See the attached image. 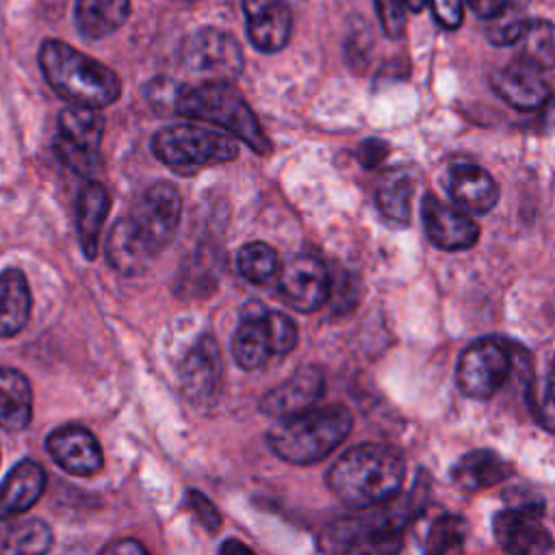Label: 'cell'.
Listing matches in <instances>:
<instances>
[{
	"label": "cell",
	"instance_id": "cell-2",
	"mask_svg": "<svg viewBox=\"0 0 555 555\" xmlns=\"http://www.w3.org/2000/svg\"><path fill=\"white\" fill-rule=\"evenodd\" d=\"M405 477L403 455L382 442H364L345 451L327 470L330 490L347 505L364 509L399 494Z\"/></svg>",
	"mask_w": 555,
	"mask_h": 555
},
{
	"label": "cell",
	"instance_id": "cell-32",
	"mask_svg": "<svg viewBox=\"0 0 555 555\" xmlns=\"http://www.w3.org/2000/svg\"><path fill=\"white\" fill-rule=\"evenodd\" d=\"M50 546L52 529L39 518L17 522L9 531V548L13 555H46Z\"/></svg>",
	"mask_w": 555,
	"mask_h": 555
},
{
	"label": "cell",
	"instance_id": "cell-13",
	"mask_svg": "<svg viewBox=\"0 0 555 555\" xmlns=\"http://www.w3.org/2000/svg\"><path fill=\"white\" fill-rule=\"evenodd\" d=\"M421 215L427 238L444 251L468 249L479 238V225L473 217H468V212L442 202L431 193L425 195L421 204Z\"/></svg>",
	"mask_w": 555,
	"mask_h": 555
},
{
	"label": "cell",
	"instance_id": "cell-45",
	"mask_svg": "<svg viewBox=\"0 0 555 555\" xmlns=\"http://www.w3.org/2000/svg\"><path fill=\"white\" fill-rule=\"evenodd\" d=\"M178 2H195V0H178Z\"/></svg>",
	"mask_w": 555,
	"mask_h": 555
},
{
	"label": "cell",
	"instance_id": "cell-5",
	"mask_svg": "<svg viewBox=\"0 0 555 555\" xmlns=\"http://www.w3.org/2000/svg\"><path fill=\"white\" fill-rule=\"evenodd\" d=\"M173 104L178 113L217 124L258 154H267L271 150L258 117L245 98L228 82H202L199 87H184L176 93Z\"/></svg>",
	"mask_w": 555,
	"mask_h": 555
},
{
	"label": "cell",
	"instance_id": "cell-11",
	"mask_svg": "<svg viewBox=\"0 0 555 555\" xmlns=\"http://www.w3.org/2000/svg\"><path fill=\"white\" fill-rule=\"evenodd\" d=\"M278 288L291 308L299 312H314L330 299L332 280L317 256L299 254L280 269Z\"/></svg>",
	"mask_w": 555,
	"mask_h": 555
},
{
	"label": "cell",
	"instance_id": "cell-16",
	"mask_svg": "<svg viewBox=\"0 0 555 555\" xmlns=\"http://www.w3.org/2000/svg\"><path fill=\"white\" fill-rule=\"evenodd\" d=\"M50 457L72 475L87 477L102 468V449L95 436L78 425L54 429L46 440Z\"/></svg>",
	"mask_w": 555,
	"mask_h": 555
},
{
	"label": "cell",
	"instance_id": "cell-24",
	"mask_svg": "<svg viewBox=\"0 0 555 555\" xmlns=\"http://www.w3.org/2000/svg\"><path fill=\"white\" fill-rule=\"evenodd\" d=\"M33 418L30 382L15 369H0V427L24 431Z\"/></svg>",
	"mask_w": 555,
	"mask_h": 555
},
{
	"label": "cell",
	"instance_id": "cell-4",
	"mask_svg": "<svg viewBox=\"0 0 555 555\" xmlns=\"http://www.w3.org/2000/svg\"><path fill=\"white\" fill-rule=\"evenodd\" d=\"M353 416L345 405L310 408L278 421L267 440L275 455L291 464H314L327 457L351 431Z\"/></svg>",
	"mask_w": 555,
	"mask_h": 555
},
{
	"label": "cell",
	"instance_id": "cell-31",
	"mask_svg": "<svg viewBox=\"0 0 555 555\" xmlns=\"http://www.w3.org/2000/svg\"><path fill=\"white\" fill-rule=\"evenodd\" d=\"M518 43H520V59L533 63L542 72L555 67V26L551 22H544V20L531 22Z\"/></svg>",
	"mask_w": 555,
	"mask_h": 555
},
{
	"label": "cell",
	"instance_id": "cell-14",
	"mask_svg": "<svg viewBox=\"0 0 555 555\" xmlns=\"http://www.w3.org/2000/svg\"><path fill=\"white\" fill-rule=\"evenodd\" d=\"M223 377V360L217 340L204 334L186 351L180 366V386L193 401H208L219 392Z\"/></svg>",
	"mask_w": 555,
	"mask_h": 555
},
{
	"label": "cell",
	"instance_id": "cell-19",
	"mask_svg": "<svg viewBox=\"0 0 555 555\" xmlns=\"http://www.w3.org/2000/svg\"><path fill=\"white\" fill-rule=\"evenodd\" d=\"M449 193L457 206L475 215L492 210L499 202V184L486 169L473 163H457L449 169Z\"/></svg>",
	"mask_w": 555,
	"mask_h": 555
},
{
	"label": "cell",
	"instance_id": "cell-40",
	"mask_svg": "<svg viewBox=\"0 0 555 555\" xmlns=\"http://www.w3.org/2000/svg\"><path fill=\"white\" fill-rule=\"evenodd\" d=\"M466 2L475 15L483 17V20H494L507 9L509 0H466Z\"/></svg>",
	"mask_w": 555,
	"mask_h": 555
},
{
	"label": "cell",
	"instance_id": "cell-34",
	"mask_svg": "<svg viewBox=\"0 0 555 555\" xmlns=\"http://www.w3.org/2000/svg\"><path fill=\"white\" fill-rule=\"evenodd\" d=\"M267 325L273 343V353L284 356L291 353L297 345V325L291 317L278 310H267Z\"/></svg>",
	"mask_w": 555,
	"mask_h": 555
},
{
	"label": "cell",
	"instance_id": "cell-3",
	"mask_svg": "<svg viewBox=\"0 0 555 555\" xmlns=\"http://www.w3.org/2000/svg\"><path fill=\"white\" fill-rule=\"evenodd\" d=\"M39 67L48 85L74 106L98 111L121 93V82L111 67L59 39L41 43Z\"/></svg>",
	"mask_w": 555,
	"mask_h": 555
},
{
	"label": "cell",
	"instance_id": "cell-10",
	"mask_svg": "<svg viewBox=\"0 0 555 555\" xmlns=\"http://www.w3.org/2000/svg\"><path fill=\"white\" fill-rule=\"evenodd\" d=\"M182 215V195L171 182H154L132 206L128 221L156 256L173 238Z\"/></svg>",
	"mask_w": 555,
	"mask_h": 555
},
{
	"label": "cell",
	"instance_id": "cell-20",
	"mask_svg": "<svg viewBox=\"0 0 555 555\" xmlns=\"http://www.w3.org/2000/svg\"><path fill=\"white\" fill-rule=\"evenodd\" d=\"M46 490V473L33 460L13 466L0 488V520H13L28 512Z\"/></svg>",
	"mask_w": 555,
	"mask_h": 555
},
{
	"label": "cell",
	"instance_id": "cell-6",
	"mask_svg": "<svg viewBox=\"0 0 555 555\" xmlns=\"http://www.w3.org/2000/svg\"><path fill=\"white\" fill-rule=\"evenodd\" d=\"M152 150L160 163L180 176H193L204 167L238 156V143L232 134L195 124L160 128L152 139Z\"/></svg>",
	"mask_w": 555,
	"mask_h": 555
},
{
	"label": "cell",
	"instance_id": "cell-30",
	"mask_svg": "<svg viewBox=\"0 0 555 555\" xmlns=\"http://www.w3.org/2000/svg\"><path fill=\"white\" fill-rule=\"evenodd\" d=\"M238 271L245 280L262 286L269 280H273L280 271L278 251L262 241L247 243L238 251Z\"/></svg>",
	"mask_w": 555,
	"mask_h": 555
},
{
	"label": "cell",
	"instance_id": "cell-28",
	"mask_svg": "<svg viewBox=\"0 0 555 555\" xmlns=\"http://www.w3.org/2000/svg\"><path fill=\"white\" fill-rule=\"evenodd\" d=\"M412 195L414 178L405 169H392L377 186V208L386 219L405 225L412 219Z\"/></svg>",
	"mask_w": 555,
	"mask_h": 555
},
{
	"label": "cell",
	"instance_id": "cell-38",
	"mask_svg": "<svg viewBox=\"0 0 555 555\" xmlns=\"http://www.w3.org/2000/svg\"><path fill=\"white\" fill-rule=\"evenodd\" d=\"M431 2V11L436 22L447 28V30H455L462 24L464 17V7L462 0H429Z\"/></svg>",
	"mask_w": 555,
	"mask_h": 555
},
{
	"label": "cell",
	"instance_id": "cell-33",
	"mask_svg": "<svg viewBox=\"0 0 555 555\" xmlns=\"http://www.w3.org/2000/svg\"><path fill=\"white\" fill-rule=\"evenodd\" d=\"M529 24H531V20L505 9L499 17L490 20V26L486 28V37L494 46H514L522 39Z\"/></svg>",
	"mask_w": 555,
	"mask_h": 555
},
{
	"label": "cell",
	"instance_id": "cell-15",
	"mask_svg": "<svg viewBox=\"0 0 555 555\" xmlns=\"http://www.w3.org/2000/svg\"><path fill=\"white\" fill-rule=\"evenodd\" d=\"M494 91L518 111H538L551 98L544 72L525 59H516L492 74Z\"/></svg>",
	"mask_w": 555,
	"mask_h": 555
},
{
	"label": "cell",
	"instance_id": "cell-8",
	"mask_svg": "<svg viewBox=\"0 0 555 555\" xmlns=\"http://www.w3.org/2000/svg\"><path fill=\"white\" fill-rule=\"evenodd\" d=\"M104 117L95 108L67 106L59 117L54 150L59 158L80 176H91L100 165Z\"/></svg>",
	"mask_w": 555,
	"mask_h": 555
},
{
	"label": "cell",
	"instance_id": "cell-29",
	"mask_svg": "<svg viewBox=\"0 0 555 555\" xmlns=\"http://www.w3.org/2000/svg\"><path fill=\"white\" fill-rule=\"evenodd\" d=\"M468 525L462 516H438L425 535V555H466Z\"/></svg>",
	"mask_w": 555,
	"mask_h": 555
},
{
	"label": "cell",
	"instance_id": "cell-36",
	"mask_svg": "<svg viewBox=\"0 0 555 555\" xmlns=\"http://www.w3.org/2000/svg\"><path fill=\"white\" fill-rule=\"evenodd\" d=\"M373 2H375L384 35L390 39H399L405 28L408 2L405 0H373Z\"/></svg>",
	"mask_w": 555,
	"mask_h": 555
},
{
	"label": "cell",
	"instance_id": "cell-37",
	"mask_svg": "<svg viewBox=\"0 0 555 555\" xmlns=\"http://www.w3.org/2000/svg\"><path fill=\"white\" fill-rule=\"evenodd\" d=\"M186 503H189V507L193 509V514L197 516V520H199L210 533H215V531L221 527V516H219L217 507H215L202 492L189 490V492H186Z\"/></svg>",
	"mask_w": 555,
	"mask_h": 555
},
{
	"label": "cell",
	"instance_id": "cell-39",
	"mask_svg": "<svg viewBox=\"0 0 555 555\" xmlns=\"http://www.w3.org/2000/svg\"><path fill=\"white\" fill-rule=\"evenodd\" d=\"M386 156H388V145L384 141H379V139H366L358 147V160L366 169L377 167Z\"/></svg>",
	"mask_w": 555,
	"mask_h": 555
},
{
	"label": "cell",
	"instance_id": "cell-41",
	"mask_svg": "<svg viewBox=\"0 0 555 555\" xmlns=\"http://www.w3.org/2000/svg\"><path fill=\"white\" fill-rule=\"evenodd\" d=\"M104 555H150V553L145 551V546H143L141 542H137V540H132V538H124V540L113 542V544L104 551Z\"/></svg>",
	"mask_w": 555,
	"mask_h": 555
},
{
	"label": "cell",
	"instance_id": "cell-26",
	"mask_svg": "<svg viewBox=\"0 0 555 555\" xmlns=\"http://www.w3.org/2000/svg\"><path fill=\"white\" fill-rule=\"evenodd\" d=\"M106 256L111 267L124 275L141 273L147 267V262L154 258V254L145 247L141 236L130 225L128 217L115 223L106 243Z\"/></svg>",
	"mask_w": 555,
	"mask_h": 555
},
{
	"label": "cell",
	"instance_id": "cell-9",
	"mask_svg": "<svg viewBox=\"0 0 555 555\" xmlns=\"http://www.w3.org/2000/svg\"><path fill=\"white\" fill-rule=\"evenodd\" d=\"M236 39L217 28H199L182 43V65L204 82H232L243 69Z\"/></svg>",
	"mask_w": 555,
	"mask_h": 555
},
{
	"label": "cell",
	"instance_id": "cell-23",
	"mask_svg": "<svg viewBox=\"0 0 555 555\" xmlns=\"http://www.w3.org/2000/svg\"><path fill=\"white\" fill-rule=\"evenodd\" d=\"M108 208H111L108 191L100 182H87L78 195L76 230H78V243L89 260L95 258L98 254L100 230L108 215Z\"/></svg>",
	"mask_w": 555,
	"mask_h": 555
},
{
	"label": "cell",
	"instance_id": "cell-25",
	"mask_svg": "<svg viewBox=\"0 0 555 555\" xmlns=\"http://www.w3.org/2000/svg\"><path fill=\"white\" fill-rule=\"evenodd\" d=\"M30 317V288L20 269L0 273V336L20 334Z\"/></svg>",
	"mask_w": 555,
	"mask_h": 555
},
{
	"label": "cell",
	"instance_id": "cell-21",
	"mask_svg": "<svg viewBox=\"0 0 555 555\" xmlns=\"http://www.w3.org/2000/svg\"><path fill=\"white\" fill-rule=\"evenodd\" d=\"M232 356L245 371L260 369L273 353V343L267 325V310L251 301L232 338Z\"/></svg>",
	"mask_w": 555,
	"mask_h": 555
},
{
	"label": "cell",
	"instance_id": "cell-35",
	"mask_svg": "<svg viewBox=\"0 0 555 555\" xmlns=\"http://www.w3.org/2000/svg\"><path fill=\"white\" fill-rule=\"evenodd\" d=\"M529 403L533 408L535 418L551 431H555V360L546 375L544 388L529 392Z\"/></svg>",
	"mask_w": 555,
	"mask_h": 555
},
{
	"label": "cell",
	"instance_id": "cell-18",
	"mask_svg": "<svg viewBox=\"0 0 555 555\" xmlns=\"http://www.w3.org/2000/svg\"><path fill=\"white\" fill-rule=\"evenodd\" d=\"M247 37L260 52L282 50L293 30L288 0H243Z\"/></svg>",
	"mask_w": 555,
	"mask_h": 555
},
{
	"label": "cell",
	"instance_id": "cell-22",
	"mask_svg": "<svg viewBox=\"0 0 555 555\" xmlns=\"http://www.w3.org/2000/svg\"><path fill=\"white\" fill-rule=\"evenodd\" d=\"M514 473L512 464L492 449H475L464 453L451 468V479L462 490H483L505 481Z\"/></svg>",
	"mask_w": 555,
	"mask_h": 555
},
{
	"label": "cell",
	"instance_id": "cell-12",
	"mask_svg": "<svg viewBox=\"0 0 555 555\" xmlns=\"http://www.w3.org/2000/svg\"><path fill=\"white\" fill-rule=\"evenodd\" d=\"M492 533L505 555H548L553 540L538 512L509 507L492 518Z\"/></svg>",
	"mask_w": 555,
	"mask_h": 555
},
{
	"label": "cell",
	"instance_id": "cell-7",
	"mask_svg": "<svg viewBox=\"0 0 555 555\" xmlns=\"http://www.w3.org/2000/svg\"><path fill=\"white\" fill-rule=\"evenodd\" d=\"M516 347L501 338L473 340L457 360L460 390L473 399L492 397L516 369Z\"/></svg>",
	"mask_w": 555,
	"mask_h": 555
},
{
	"label": "cell",
	"instance_id": "cell-44",
	"mask_svg": "<svg viewBox=\"0 0 555 555\" xmlns=\"http://www.w3.org/2000/svg\"><path fill=\"white\" fill-rule=\"evenodd\" d=\"M405 2H408V9H410L412 13H418V11H423V7H425L427 0H405Z\"/></svg>",
	"mask_w": 555,
	"mask_h": 555
},
{
	"label": "cell",
	"instance_id": "cell-42",
	"mask_svg": "<svg viewBox=\"0 0 555 555\" xmlns=\"http://www.w3.org/2000/svg\"><path fill=\"white\" fill-rule=\"evenodd\" d=\"M219 555H256L247 544H243L241 540H225L223 544H221V551H219Z\"/></svg>",
	"mask_w": 555,
	"mask_h": 555
},
{
	"label": "cell",
	"instance_id": "cell-27",
	"mask_svg": "<svg viewBox=\"0 0 555 555\" xmlns=\"http://www.w3.org/2000/svg\"><path fill=\"white\" fill-rule=\"evenodd\" d=\"M130 13V0H76V26L87 39L115 33Z\"/></svg>",
	"mask_w": 555,
	"mask_h": 555
},
{
	"label": "cell",
	"instance_id": "cell-1",
	"mask_svg": "<svg viewBox=\"0 0 555 555\" xmlns=\"http://www.w3.org/2000/svg\"><path fill=\"white\" fill-rule=\"evenodd\" d=\"M423 507L421 488L392 496L386 503L364 507L358 514L336 518L319 535L323 555H399L403 529Z\"/></svg>",
	"mask_w": 555,
	"mask_h": 555
},
{
	"label": "cell",
	"instance_id": "cell-17",
	"mask_svg": "<svg viewBox=\"0 0 555 555\" xmlns=\"http://www.w3.org/2000/svg\"><path fill=\"white\" fill-rule=\"evenodd\" d=\"M323 373L312 364L301 366L288 379H284L262 397L260 410L280 421L295 416L299 412L310 410L314 401L323 395Z\"/></svg>",
	"mask_w": 555,
	"mask_h": 555
},
{
	"label": "cell",
	"instance_id": "cell-43",
	"mask_svg": "<svg viewBox=\"0 0 555 555\" xmlns=\"http://www.w3.org/2000/svg\"><path fill=\"white\" fill-rule=\"evenodd\" d=\"M542 124L544 128H555V95H551L548 102L542 106Z\"/></svg>",
	"mask_w": 555,
	"mask_h": 555
}]
</instances>
